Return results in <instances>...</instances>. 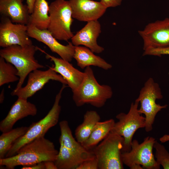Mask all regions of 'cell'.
Returning <instances> with one entry per match:
<instances>
[{"label": "cell", "mask_w": 169, "mask_h": 169, "mask_svg": "<svg viewBox=\"0 0 169 169\" xmlns=\"http://www.w3.org/2000/svg\"><path fill=\"white\" fill-rule=\"evenodd\" d=\"M58 152L52 142L41 137L24 145L15 155L0 159V166L14 169L17 166H29L47 161L54 162Z\"/></svg>", "instance_id": "6da1fadb"}, {"label": "cell", "mask_w": 169, "mask_h": 169, "mask_svg": "<svg viewBox=\"0 0 169 169\" xmlns=\"http://www.w3.org/2000/svg\"><path fill=\"white\" fill-rule=\"evenodd\" d=\"M59 126L60 147L54 161L58 169H76L84 161L95 156L92 150L86 149L75 139L67 121H60Z\"/></svg>", "instance_id": "7a4b0ae2"}, {"label": "cell", "mask_w": 169, "mask_h": 169, "mask_svg": "<svg viewBox=\"0 0 169 169\" xmlns=\"http://www.w3.org/2000/svg\"><path fill=\"white\" fill-rule=\"evenodd\" d=\"M85 77L78 88L73 92L72 98L76 106L89 104L95 107H103L113 95L111 88L106 84L100 85L96 79L90 66L85 68Z\"/></svg>", "instance_id": "3957f363"}, {"label": "cell", "mask_w": 169, "mask_h": 169, "mask_svg": "<svg viewBox=\"0 0 169 169\" xmlns=\"http://www.w3.org/2000/svg\"><path fill=\"white\" fill-rule=\"evenodd\" d=\"M38 50V47L33 44L24 46L13 45L0 49V57L13 65L18 70L17 76L19 79L14 90L22 87L26 77L30 72L44 68L35 58Z\"/></svg>", "instance_id": "277c9868"}, {"label": "cell", "mask_w": 169, "mask_h": 169, "mask_svg": "<svg viewBox=\"0 0 169 169\" xmlns=\"http://www.w3.org/2000/svg\"><path fill=\"white\" fill-rule=\"evenodd\" d=\"M66 87L63 84L59 92L56 96L53 105L47 115L36 122L33 123L29 127L25 134L16 141L13 145L6 154L5 157L15 155L18 150L26 144L45 135L51 128L58 123L61 107L59 102L63 90Z\"/></svg>", "instance_id": "5b68a950"}, {"label": "cell", "mask_w": 169, "mask_h": 169, "mask_svg": "<svg viewBox=\"0 0 169 169\" xmlns=\"http://www.w3.org/2000/svg\"><path fill=\"white\" fill-rule=\"evenodd\" d=\"M47 29L56 39L68 41L74 35L71 27L73 21L69 1L55 0L49 5Z\"/></svg>", "instance_id": "8992f818"}, {"label": "cell", "mask_w": 169, "mask_h": 169, "mask_svg": "<svg viewBox=\"0 0 169 169\" xmlns=\"http://www.w3.org/2000/svg\"><path fill=\"white\" fill-rule=\"evenodd\" d=\"M153 137L148 136L139 143L136 140H132L131 149L122 152L123 164L131 169H159L160 165L156 162L153 149L156 141Z\"/></svg>", "instance_id": "52a82bcc"}, {"label": "cell", "mask_w": 169, "mask_h": 169, "mask_svg": "<svg viewBox=\"0 0 169 169\" xmlns=\"http://www.w3.org/2000/svg\"><path fill=\"white\" fill-rule=\"evenodd\" d=\"M123 138L110 131L92 150L97 158L98 169H124L121 155Z\"/></svg>", "instance_id": "ba28073f"}, {"label": "cell", "mask_w": 169, "mask_h": 169, "mask_svg": "<svg viewBox=\"0 0 169 169\" xmlns=\"http://www.w3.org/2000/svg\"><path fill=\"white\" fill-rule=\"evenodd\" d=\"M163 97L159 84L152 78H149L141 89L138 97L136 100L140 103L138 111L145 115V129L147 132L151 131L157 113L162 109L166 108L167 105L157 104L156 100Z\"/></svg>", "instance_id": "9c48e42d"}, {"label": "cell", "mask_w": 169, "mask_h": 169, "mask_svg": "<svg viewBox=\"0 0 169 169\" xmlns=\"http://www.w3.org/2000/svg\"><path fill=\"white\" fill-rule=\"evenodd\" d=\"M139 104L135 100L131 103L127 113L121 112L116 116L118 121L115 123L111 131L123 138L122 152L130 150L134 134L138 129L145 127V118L138 111Z\"/></svg>", "instance_id": "30bf717a"}, {"label": "cell", "mask_w": 169, "mask_h": 169, "mask_svg": "<svg viewBox=\"0 0 169 169\" xmlns=\"http://www.w3.org/2000/svg\"><path fill=\"white\" fill-rule=\"evenodd\" d=\"M53 69L52 66L47 70L35 69L28 74L26 85L17 90H14L11 93L13 96L27 100L37 92L42 89L50 80L59 81L63 84H67L66 81Z\"/></svg>", "instance_id": "8fae6325"}, {"label": "cell", "mask_w": 169, "mask_h": 169, "mask_svg": "<svg viewBox=\"0 0 169 169\" xmlns=\"http://www.w3.org/2000/svg\"><path fill=\"white\" fill-rule=\"evenodd\" d=\"M138 33L143 41L144 51L169 46V18L148 24Z\"/></svg>", "instance_id": "7c38bea8"}, {"label": "cell", "mask_w": 169, "mask_h": 169, "mask_svg": "<svg viewBox=\"0 0 169 169\" xmlns=\"http://www.w3.org/2000/svg\"><path fill=\"white\" fill-rule=\"evenodd\" d=\"M28 29V25L14 23L8 18L2 16L0 23V46L4 48L13 45L24 46L33 44Z\"/></svg>", "instance_id": "4fadbf2b"}, {"label": "cell", "mask_w": 169, "mask_h": 169, "mask_svg": "<svg viewBox=\"0 0 169 169\" xmlns=\"http://www.w3.org/2000/svg\"><path fill=\"white\" fill-rule=\"evenodd\" d=\"M28 25V33L30 37L33 38L46 45L53 52L57 54L63 59L71 62L73 58L75 46L71 42L66 45L59 42L47 29L41 30L34 26Z\"/></svg>", "instance_id": "5bb4252c"}, {"label": "cell", "mask_w": 169, "mask_h": 169, "mask_svg": "<svg viewBox=\"0 0 169 169\" xmlns=\"http://www.w3.org/2000/svg\"><path fill=\"white\" fill-rule=\"evenodd\" d=\"M73 18L81 22L97 20L107 8L100 2L92 0H69Z\"/></svg>", "instance_id": "9a60e30c"}, {"label": "cell", "mask_w": 169, "mask_h": 169, "mask_svg": "<svg viewBox=\"0 0 169 169\" xmlns=\"http://www.w3.org/2000/svg\"><path fill=\"white\" fill-rule=\"evenodd\" d=\"M101 32V25L98 20L89 21L73 35L71 42L75 46L83 45L94 53H101L104 49L97 43V39Z\"/></svg>", "instance_id": "2e32d148"}, {"label": "cell", "mask_w": 169, "mask_h": 169, "mask_svg": "<svg viewBox=\"0 0 169 169\" xmlns=\"http://www.w3.org/2000/svg\"><path fill=\"white\" fill-rule=\"evenodd\" d=\"M37 112V109L34 104L27 100L18 98L6 116L1 121L0 131L4 133L11 130L18 120L28 116H34Z\"/></svg>", "instance_id": "e0dca14e"}, {"label": "cell", "mask_w": 169, "mask_h": 169, "mask_svg": "<svg viewBox=\"0 0 169 169\" xmlns=\"http://www.w3.org/2000/svg\"><path fill=\"white\" fill-rule=\"evenodd\" d=\"M38 50L44 53L46 57L52 61L54 65L53 69L59 74L66 81L67 85L72 92L75 91L80 85L85 77V73L73 67L69 61L51 55L38 47Z\"/></svg>", "instance_id": "ac0fdd59"}, {"label": "cell", "mask_w": 169, "mask_h": 169, "mask_svg": "<svg viewBox=\"0 0 169 169\" xmlns=\"http://www.w3.org/2000/svg\"><path fill=\"white\" fill-rule=\"evenodd\" d=\"M0 13L13 23L28 24L30 14L23 0H0Z\"/></svg>", "instance_id": "d6986e66"}, {"label": "cell", "mask_w": 169, "mask_h": 169, "mask_svg": "<svg viewBox=\"0 0 169 169\" xmlns=\"http://www.w3.org/2000/svg\"><path fill=\"white\" fill-rule=\"evenodd\" d=\"M73 58L76 61L77 65L82 69L94 66L107 70L111 69L112 65L100 57L94 54L89 48L79 46H75Z\"/></svg>", "instance_id": "ffe728a7"}, {"label": "cell", "mask_w": 169, "mask_h": 169, "mask_svg": "<svg viewBox=\"0 0 169 169\" xmlns=\"http://www.w3.org/2000/svg\"><path fill=\"white\" fill-rule=\"evenodd\" d=\"M115 123L112 119L98 122L83 146L88 150H92L107 136L112 130Z\"/></svg>", "instance_id": "44dd1931"}, {"label": "cell", "mask_w": 169, "mask_h": 169, "mask_svg": "<svg viewBox=\"0 0 169 169\" xmlns=\"http://www.w3.org/2000/svg\"><path fill=\"white\" fill-rule=\"evenodd\" d=\"M49 5L46 0H35L28 24L40 29H47L49 19Z\"/></svg>", "instance_id": "7402d4cb"}, {"label": "cell", "mask_w": 169, "mask_h": 169, "mask_svg": "<svg viewBox=\"0 0 169 169\" xmlns=\"http://www.w3.org/2000/svg\"><path fill=\"white\" fill-rule=\"evenodd\" d=\"M100 120V117L96 111H87L84 115L83 122L75 130L76 140L82 145L90 136L96 124Z\"/></svg>", "instance_id": "603a6c76"}, {"label": "cell", "mask_w": 169, "mask_h": 169, "mask_svg": "<svg viewBox=\"0 0 169 169\" xmlns=\"http://www.w3.org/2000/svg\"><path fill=\"white\" fill-rule=\"evenodd\" d=\"M28 129V127L22 126L2 133L0 136V159L5 157L13 145L25 134Z\"/></svg>", "instance_id": "cb8c5ba5"}, {"label": "cell", "mask_w": 169, "mask_h": 169, "mask_svg": "<svg viewBox=\"0 0 169 169\" xmlns=\"http://www.w3.org/2000/svg\"><path fill=\"white\" fill-rule=\"evenodd\" d=\"M18 73V70L13 65L0 57V86L19 80V78L17 76Z\"/></svg>", "instance_id": "d4e9b609"}, {"label": "cell", "mask_w": 169, "mask_h": 169, "mask_svg": "<svg viewBox=\"0 0 169 169\" xmlns=\"http://www.w3.org/2000/svg\"><path fill=\"white\" fill-rule=\"evenodd\" d=\"M155 158L157 163L164 169H169V153L165 147L156 140L154 145Z\"/></svg>", "instance_id": "484cf974"}, {"label": "cell", "mask_w": 169, "mask_h": 169, "mask_svg": "<svg viewBox=\"0 0 169 169\" xmlns=\"http://www.w3.org/2000/svg\"><path fill=\"white\" fill-rule=\"evenodd\" d=\"M76 169H98L97 160L95 156L84 161Z\"/></svg>", "instance_id": "4316f807"}, {"label": "cell", "mask_w": 169, "mask_h": 169, "mask_svg": "<svg viewBox=\"0 0 169 169\" xmlns=\"http://www.w3.org/2000/svg\"><path fill=\"white\" fill-rule=\"evenodd\" d=\"M162 55H169V46L162 48L151 49L144 51L143 55H153L161 56Z\"/></svg>", "instance_id": "83f0119b"}, {"label": "cell", "mask_w": 169, "mask_h": 169, "mask_svg": "<svg viewBox=\"0 0 169 169\" xmlns=\"http://www.w3.org/2000/svg\"><path fill=\"white\" fill-rule=\"evenodd\" d=\"M122 0H100V2L107 8L120 5Z\"/></svg>", "instance_id": "f1b7e54d"}, {"label": "cell", "mask_w": 169, "mask_h": 169, "mask_svg": "<svg viewBox=\"0 0 169 169\" xmlns=\"http://www.w3.org/2000/svg\"><path fill=\"white\" fill-rule=\"evenodd\" d=\"M22 169H45L44 162L27 166H23Z\"/></svg>", "instance_id": "f546056e"}, {"label": "cell", "mask_w": 169, "mask_h": 169, "mask_svg": "<svg viewBox=\"0 0 169 169\" xmlns=\"http://www.w3.org/2000/svg\"><path fill=\"white\" fill-rule=\"evenodd\" d=\"M45 169H58L54 162L47 161L44 162Z\"/></svg>", "instance_id": "4dcf8cb0"}, {"label": "cell", "mask_w": 169, "mask_h": 169, "mask_svg": "<svg viewBox=\"0 0 169 169\" xmlns=\"http://www.w3.org/2000/svg\"><path fill=\"white\" fill-rule=\"evenodd\" d=\"M35 0H26L27 5L30 14L32 13Z\"/></svg>", "instance_id": "1f68e13d"}, {"label": "cell", "mask_w": 169, "mask_h": 169, "mask_svg": "<svg viewBox=\"0 0 169 169\" xmlns=\"http://www.w3.org/2000/svg\"><path fill=\"white\" fill-rule=\"evenodd\" d=\"M4 99V90L3 89L0 95V103H3Z\"/></svg>", "instance_id": "d6a6232c"}]
</instances>
